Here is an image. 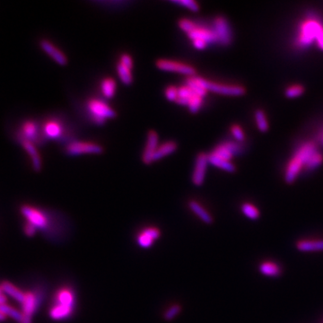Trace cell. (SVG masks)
I'll return each instance as SVG.
<instances>
[{"label": "cell", "instance_id": "obj_1", "mask_svg": "<svg viewBox=\"0 0 323 323\" xmlns=\"http://www.w3.org/2000/svg\"><path fill=\"white\" fill-rule=\"evenodd\" d=\"M75 294L71 287L64 286L57 291L49 315L52 320L63 321L69 318L75 311Z\"/></svg>", "mask_w": 323, "mask_h": 323}, {"label": "cell", "instance_id": "obj_2", "mask_svg": "<svg viewBox=\"0 0 323 323\" xmlns=\"http://www.w3.org/2000/svg\"><path fill=\"white\" fill-rule=\"evenodd\" d=\"M316 154V147L314 144H306L296 153L294 159L291 161L290 164L286 169V183H293L299 174L301 168L304 164L308 163L312 156Z\"/></svg>", "mask_w": 323, "mask_h": 323}, {"label": "cell", "instance_id": "obj_3", "mask_svg": "<svg viewBox=\"0 0 323 323\" xmlns=\"http://www.w3.org/2000/svg\"><path fill=\"white\" fill-rule=\"evenodd\" d=\"M14 138L17 143L22 140L30 141L34 145H42L45 141L42 134V126L34 120H25L21 122L17 130L14 133Z\"/></svg>", "mask_w": 323, "mask_h": 323}, {"label": "cell", "instance_id": "obj_4", "mask_svg": "<svg viewBox=\"0 0 323 323\" xmlns=\"http://www.w3.org/2000/svg\"><path fill=\"white\" fill-rule=\"evenodd\" d=\"M21 213L24 215L26 222H29L33 226L36 227V229L40 230L42 232H50L51 226L54 221L51 219L46 212L37 208L35 206L31 205H24L21 206Z\"/></svg>", "mask_w": 323, "mask_h": 323}, {"label": "cell", "instance_id": "obj_5", "mask_svg": "<svg viewBox=\"0 0 323 323\" xmlns=\"http://www.w3.org/2000/svg\"><path fill=\"white\" fill-rule=\"evenodd\" d=\"M87 109L95 124L103 125L107 119L116 117V112L107 103L97 99H92L87 103Z\"/></svg>", "mask_w": 323, "mask_h": 323}, {"label": "cell", "instance_id": "obj_6", "mask_svg": "<svg viewBox=\"0 0 323 323\" xmlns=\"http://www.w3.org/2000/svg\"><path fill=\"white\" fill-rule=\"evenodd\" d=\"M42 301V292H25V297L22 303L23 319L20 323H32L33 314L36 313Z\"/></svg>", "mask_w": 323, "mask_h": 323}, {"label": "cell", "instance_id": "obj_7", "mask_svg": "<svg viewBox=\"0 0 323 323\" xmlns=\"http://www.w3.org/2000/svg\"><path fill=\"white\" fill-rule=\"evenodd\" d=\"M197 78L206 91H210L215 94H224L229 96H241L244 95L245 93V90L241 86H229L225 84L213 83L201 77H197Z\"/></svg>", "mask_w": 323, "mask_h": 323}, {"label": "cell", "instance_id": "obj_8", "mask_svg": "<svg viewBox=\"0 0 323 323\" xmlns=\"http://www.w3.org/2000/svg\"><path fill=\"white\" fill-rule=\"evenodd\" d=\"M103 152V146L89 143V142H82V141H74L66 145V153L70 156L84 155V154H94L100 155Z\"/></svg>", "mask_w": 323, "mask_h": 323}, {"label": "cell", "instance_id": "obj_9", "mask_svg": "<svg viewBox=\"0 0 323 323\" xmlns=\"http://www.w3.org/2000/svg\"><path fill=\"white\" fill-rule=\"evenodd\" d=\"M156 67L160 70L167 72H175L183 75H194L196 74V69L192 66L183 64L177 61H168V60H158L155 63Z\"/></svg>", "mask_w": 323, "mask_h": 323}, {"label": "cell", "instance_id": "obj_10", "mask_svg": "<svg viewBox=\"0 0 323 323\" xmlns=\"http://www.w3.org/2000/svg\"><path fill=\"white\" fill-rule=\"evenodd\" d=\"M207 164H208V155L204 154V153H201L197 155L192 179V183L195 186L199 187L204 183Z\"/></svg>", "mask_w": 323, "mask_h": 323}, {"label": "cell", "instance_id": "obj_11", "mask_svg": "<svg viewBox=\"0 0 323 323\" xmlns=\"http://www.w3.org/2000/svg\"><path fill=\"white\" fill-rule=\"evenodd\" d=\"M161 236V231L156 227H145L136 236V244L143 249H148L153 246L155 241L159 239Z\"/></svg>", "mask_w": 323, "mask_h": 323}, {"label": "cell", "instance_id": "obj_12", "mask_svg": "<svg viewBox=\"0 0 323 323\" xmlns=\"http://www.w3.org/2000/svg\"><path fill=\"white\" fill-rule=\"evenodd\" d=\"M215 36L217 42L224 46H228L232 42V33L229 24L224 17H217L215 21Z\"/></svg>", "mask_w": 323, "mask_h": 323}, {"label": "cell", "instance_id": "obj_13", "mask_svg": "<svg viewBox=\"0 0 323 323\" xmlns=\"http://www.w3.org/2000/svg\"><path fill=\"white\" fill-rule=\"evenodd\" d=\"M158 141L159 137L157 133L155 130H149L147 134L146 145L142 155V161L144 164H150L153 163V157L155 151L158 148Z\"/></svg>", "mask_w": 323, "mask_h": 323}, {"label": "cell", "instance_id": "obj_14", "mask_svg": "<svg viewBox=\"0 0 323 323\" xmlns=\"http://www.w3.org/2000/svg\"><path fill=\"white\" fill-rule=\"evenodd\" d=\"M40 46L42 48V51L51 57L52 60L58 63L59 65L66 66L67 64V58L66 55L61 52V50H59L56 46H54L50 41L42 40L40 42Z\"/></svg>", "mask_w": 323, "mask_h": 323}, {"label": "cell", "instance_id": "obj_15", "mask_svg": "<svg viewBox=\"0 0 323 323\" xmlns=\"http://www.w3.org/2000/svg\"><path fill=\"white\" fill-rule=\"evenodd\" d=\"M42 130L45 139H58L63 134V127L58 120L50 119L42 123Z\"/></svg>", "mask_w": 323, "mask_h": 323}, {"label": "cell", "instance_id": "obj_16", "mask_svg": "<svg viewBox=\"0 0 323 323\" xmlns=\"http://www.w3.org/2000/svg\"><path fill=\"white\" fill-rule=\"evenodd\" d=\"M18 143L24 147L25 152L30 156L33 170L35 172H40L42 167V158H41V155L38 152L36 145H34L33 143L30 142V141L26 140L20 141Z\"/></svg>", "mask_w": 323, "mask_h": 323}, {"label": "cell", "instance_id": "obj_17", "mask_svg": "<svg viewBox=\"0 0 323 323\" xmlns=\"http://www.w3.org/2000/svg\"><path fill=\"white\" fill-rule=\"evenodd\" d=\"M295 247L302 253L323 252V239H301L296 242Z\"/></svg>", "mask_w": 323, "mask_h": 323}, {"label": "cell", "instance_id": "obj_18", "mask_svg": "<svg viewBox=\"0 0 323 323\" xmlns=\"http://www.w3.org/2000/svg\"><path fill=\"white\" fill-rule=\"evenodd\" d=\"M189 38L194 41V40H202L206 43H214L217 42V39L215 36V32L207 30V29L201 28L197 26L192 32L188 33Z\"/></svg>", "mask_w": 323, "mask_h": 323}, {"label": "cell", "instance_id": "obj_19", "mask_svg": "<svg viewBox=\"0 0 323 323\" xmlns=\"http://www.w3.org/2000/svg\"><path fill=\"white\" fill-rule=\"evenodd\" d=\"M189 207L203 223H205L206 225H212L213 224V222H214L213 216L198 202L195 201V200H191V201L189 202Z\"/></svg>", "mask_w": 323, "mask_h": 323}, {"label": "cell", "instance_id": "obj_20", "mask_svg": "<svg viewBox=\"0 0 323 323\" xmlns=\"http://www.w3.org/2000/svg\"><path fill=\"white\" fill-rule=\"evenodd\" d=\"M258 271L263 276H269V277H276L281 275L282 268L277 263L270 260H265L259 264Z\"/></svg>", "mask_w": 323, "mask_h": 323}, {"label": "cell", "instance_id": "obj_21", "mask_svg": "<svg viewBox=\"0 0 323 323\" xmlns=\"http://www.w3.org/2000/svg\"><path fill=\"white\" fill-rule=\"evenodd\" d=\"M1 289L4 294L9 295L12 298L16 300L18 303L22 305L25 297V292L20 290L17 286H14L12 283L8 281H3L0 285Z\"/></svg>", "mask_w": 323, "mask_h": 323}, {"label": "cell", "instance_id": "obj_22", "mask_svg": "<svg viewBox=\"0 0 323 323\" xmlns=\"http://www.w3.org/2000/svg\"><path fill=\"white\" fill-rule=\"evenodd\" d=\"M177 147H178L177 143L174 142V141L165 142L163 145L158 146V148L155 151V155L153 157V162L158 161V160L164 158V156H166V155L173 154L174 152L176 151Z\"/></svg>", "mask_w": 323, "mask_h": 323}, {"label": "cell", "instance_id": "obj_23", "mask_svg": "<svg viewBox=\"0 0 323 323\" xmlns=\"http://www.w3.org/2000/svg\"><path fill=\"white\" fill-rule=\"evenodd\" d=\"M315 24L316 22H307L303 27L301 42L305 45H309L315 40Z\"/></svg>", "mask_w": 323, "mask_h": 323}, {"label": "cell", "instance_id": "obj_24", "mask_svg": "<svg viewBox=\"0 0 323 323\" xmlns=\"http://www.w3.org/2000/svg\"><path fill=\"white\" fill-rule=\"evenodd\" d=\"M208 163L215 167H218V168L222 169L228 173H234L235 171L234 164H232L230 161L219 158L218 156H216L214 154H210L208 155Z\"/></svg>", "mask_w": 323, "mask_h": 323}, {"label": "cell", "instance_id": "obj_25", "mask_svg": "<svg viewBox=\"0 0 323 323\" xmlns=\"http://www.w3.org/2000/svg\"><path fill=\"white\" fill-rule=\"evenodd\" d=\"M101 89L103 95L108 99L113 98L116 92V82L115 80L107 77L102 81Z\"/></svg>", "mask_w": 323, "mask_h": 323}, {"label": "cell", "instance_id": "obj_26", "mask_svg": "<svg viewBox=\"0 0 323 323\" xmlns=\"http://www.w3.org/2000/svg\"><path fill=\"white\" fill-rule=\"evenodd\" d=\"M186 85L190 89L192 90V93L195 95H197L201 98L206 96L207 91L202 86L201 84L198 82L197 77L189 78L186 82Z\"/></svg>", "mask_w": 323, "mask_h": 323}, {"label": "cell", "instance_id": "obj_27", "mask_svg": "<svg viewBox=\"0 0 323 323\" xmlns=\"http://www.w3.org/2000/svg\"><path fill=\"white\" fill-rule=\"evenodd\" d=\"M118 75L120 79L125 85H130L133 82V76H132L131 69L122 65V63H119L117 65Z\"/></svg>", "mask_w": 323, "mask_h": 323}, {"label": "cell", "instance_id": "obj_28", "mask_svg": "<svg viewBox=\"0 0 323 323\" xmlns=\"http://www.w3.org/2000/svg\"><path fill=\"white\" fill-rule=\"evenodd\" d=\"M241 210L247 218L251 220H257L259 218V210L257 207L250 203H244L241 206Z\"/></svg>", "mask_w": 323, "mask_h": 323}, {"label": "cell", "instance_id": "obj_29", "mask_svg": "<svg viewBox=\"0 0 323 323\" xmlns=\"http://www.w3.org/2000/svg\"><path fill=\"white\" fill-rule=\"evenodd\" d=\"M0 311L2 313H4L6 316H9L11 318L14 319L16 322H18L19 323L22 322L23 314L20 311H18V310L14 308L13 306L8 305L7 304L0 305Z\"/></svg>", "mask_w": 323, "mask_h": 323}, {"label": "cell", "instance_id": "obj_30", "mask_svg": "<svg viewBox=\"0 0 323 323\" xmlns=\"http://www.w3.org/2000/svg\"><path fill=\"white\" fill-rule=\"evenodd\" d=\"M182 311H183L182 305H179V304H174V305H171L168 309L164 312V314H163V318L166 322H172L178 316L179 314L182 313Z\"/></svg>", "mask_w": 323, "mask_h": 323}, {"label": "cell", "instance_id": "obj_31", "mask_svg": "<svg viewBox=\"0 0 323 323\" xmlns=\"http://www.w3.org/2000/svg\"><path fill=\"white\" fill-rule=\"evenodd\" d=\"M255 119L257 122V126L258 129L261 132H266L268 129V124H267V119L265 116V113L262 111H257L255 113Z\"/></svg>", "mask_w": 323, "mask_h": 323}, {"label": "cell", "instance_id": "obj_32", "mask_svg": "<svg viewBox=\"0 0 323 323\" xmlns=\"http://www.w3.org/2000/svg\"><path fill=\"white\" fill-rule=\"evenodd\" d=\"M212 154H214V155H216V156H218L219 158L227 160V161H230V160L232 159V157H233L232 153H231L229 149L225 146V144L218 145V146L214 150V152H213Z\"/></svg>", "mask_w": 323, "mask_h": 323}, {"label": "cell", "instance_id": "obj_33", "mask_svg": "<svg viewBox=\"0 0 323 323\" xmlns=\"http://www.w3.org/2000/svg\"><path fill=\"white\" fill-rule=\"evenodd\" d=\"M174 4L182 5L185 8L191 10L192 12H197L199 10V5H197V2L192 0H174L172 1Z\"/></svg>", "mask_w": 323, "mask_h": 323}, {"label": "cell", "instance_id": "obj_34", "mask_svg": "<svg viewBox=\"0 0 323 323\" xmlns=\"http://www.w3.org/2000/svg\"><path fill=\"white\" fill-rule=\"evenodd\" d=\"M202 99L201 97L197 96V95H193L191 100L189 101V104L188 107L190 112L192 113H197L199 109L201 107L202 105Z\"/></svg>", "mask_w": 323, "mask_h": 323}, {"label": "cell", "instance_id": "obj_35", "mask_svg": "<svg viewBox=\"0 0 323 323\" xmlns=\"http://www.w3.org/2000/svg\"><path fill=\"white\" fill-rule=\"evenodd\" d=\"M179 27L183 30V32L185 33H190L191 32H192L194 29L197 27V25L195 24V23H193L191 20L189 19H181L179 21Z\"/></svg>", "mask_w": 323, "mask_h": 323}, {"label": "cell", "instance_id": "obj_36", "mask_svg": "<svg viewBox=\"0 0 323 323\" xmlns=\"http://www.w3.org/2000/svg\"><path fill=\"white\" fill-rule=\"evenodd\" d=\"M323 160L322 155L316 153L314 156L311 157V159L308 161V163L305 164V168H306V170H314L323 163Z\"/></svg>", "mask_w": 323, "mask_h": 323}, {"label": "cell", "instance_id": "obj_37", "mask_svg": "<svg viewBox=\"0 0 323 323\" xmlns=\"http://www.w3.org/2000/svg\"><path fill=\"white\" fill-rule=\"evenodd\" d=\"M304 88L301 85H295L286 90V96L288 98H295L304 94Z\"/></svg>", "mask_w": 323, "mask_h": 323}, {"label": "cell", "instance_id": "obj_38", "mask_svg": "<svg viewBox=\"0 0 323 323\" xmlns=\"http://www.w3.org/2000/svg\"><path fill=\"white\" fill-rule=\"evenodd\" d=\"M194 94L192 93V90L188 87L187 85H184L180 87L178 89V98L183 99L186 101H190Z\"/></svg>", "mask_w": 323, "mask_h": 323}, {"label": "cell", "instance_id": "obj_39", "mask_svg": "<svg viewBox=\"0 0 323 323\" xmlns=\"http://www.w3.org/2000/svg\"><path fill=\"white\" fill-rule=\"evenodd\" d=\"M165 97L170 102H176L178 98V89L174 86H169L165 90Z\"/></svg>", "mask_w": 323, "mask_h": 323}, {"label": "cell", "instance_id": "obj_40", "mask_svg": "<svg viewBox=\"0 0 323 323\" xmlns=\"http://www.w3.org/2000/svg\"><path fill=\"white\" fill-rule=\"evenodd\" d=\"M315 40L318 42L319 47L323 51V28L317 22L315 24Z\"/></svg>", "mask_w": 323, "mask_h": 323}, {"label": "cell", "instance_id": "obj_41", "mask_svg": "<svg viewBox=\"0 0 323 323\" xmlns=\"http://www.w3.org/2000/svg\"><path fill=\"white\" fill-rule=\"evenodd\" d=\"M24 234H26L28 237H33L36 234L37 229L32 224H30L29 222H26L24 225Z\"/></svg>", "mask_w": 323, "mask_h": 323}, {"label": "cell", "instance_id": "obj_42", "mask_svg": "<svg viewBox=\"0 0 323 323\" xmlns=\"http://www.w3.org/2000/svg\"><path fill=\"white\" fill-rule=\"evenodd\" d=\"M232 134L233 136L235 137V139L238 141H244V134L243 130L241 129V128L238 126H234L232 128Z\"/></svg>", "mask_w": 323, "mask_h": 323}, {"label": "cell", "instance_id": "obj_43", "mask_svg": "<svg viewBox=\"0 0 323 323\" xmlns=\"http://www.w3.org/2000/svg\"><path fill=\"white\" fill-rule=\"evenodd\" d=\"M120 63H122V65H124V66L130 68V69L133 66V61H132L131 57L129 56V54H122Z\"/></svg>", "mask_w": 323, "mask_h": 323}, {"label": "cell", "instance_id": "obj_44", "mask_svg": "<svg viewBox=\"0 0 323 323\" xmlns=\"http://www.w3.org/2000/svg\"><path fill=\"white\" fill-rule=\"evenodd\" d=\"M225 145L229 149L230 152L232 153V155H235V154H238V152L241 150L240 149L239 145L234 144V143H226V144H225Z\"/></svg>", "mask_w": 323, "mask_h": 323}, {"label": "cell", "instance_id": "obj_45", "mask_svg": "<svg viewBox=\"0 0 323 323\" xmlns=\"http://www.w3.org/2000/svg\"><path fill=\"white\" fill-rule=\"evenodd\" d=\"M192 42H193V46L197 50H204L207 45V43L202 40H194V41H192Z\"/></svg>", "mask_w": 323, "mask_h": 323}, {"label": "cell", "instance_id": "obj_46", "mask_svg": "<svg viewBox=\"0 0 323 323\" xmlns=\"http://www.w3.org/2000/svg\"><path fill=\"white\" fill-rule=\"evenodd\" d=\"M1 294H4V293H3V291H2L1 287H0V295H1Z\"/></svg>", "mask_w": 323, "mask_h": 323}]
</instances>
